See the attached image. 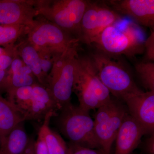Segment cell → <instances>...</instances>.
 <instances>
[{"label":"cell","instance_id":"6da1fadb","mask_svg":"<svg viewBox=\"0 0 154 154\" xmlns=\"http://www.w3.org/2000/svg\"><path fill=\"white\" fill-rule=\"evenodd\" d=\"M145 39L139 25L122 18L103 30L92 44L99 52L132 58L143 53Z\"/></svg>","mask_w":154,"mask_h":154},{"label":"cell","instance_id":"7a4b0ae2","mask_svg":"<svg viewBox=\"0 0 154 154\" xmlns=\"http://www.w3.org/2000/svg\"><path fill=\"white\" fill-rule=\"evenodd\" d=\"M72 92L79 106L90 111L98 109L112 99L107 88L100 81L91 57H77L75 63Z\"/></svg>","mask_w":154,"mask_h":154},{"label":"cell","instance_id":"3957f363","mask_svg":"<svg viewBox=\"0 0 154 154\" xmlns=\"http://www.w3.org/2000/svg\"><path fill=\"white\" fill-rule=\"evenodd\" d=\"M115 56L97 51L91 57L100 81L120 101L129 95L142 92L131 74Z\"/></svg>","mask_w":154,"mask_h":154},{"label":"cell","instance_id":"277c9868","mask_svg":"<svg viewBox=\"0 0 154 154\" xmlns=\"http://www.w3.org/2000/svg\"><path fill=\"white\" fill-rule=\"evenodd\" d=\"M88 2L85 0H38L33 1V5L38 15L79 39Z\"/></svg>","mask_w":154,"mask_h":154},{"label":"cell","instance_id":"5b68a950","mask_svg":"<svg viewBox=\"0 0 154 154\" xmlns=\"http://www.w3.org/2000/svg\"><path fill=\"white\" fill-rule=\"evenodd\" d=\"M57 122L60 130L72 144L89 148L101 149L94 131L90 111L71 102L60 109Z\"/></svg>","mask_w":154,"mask_h":154},{"label":"cell","instance_id":"8992f818","mask_svg":"<svg viewBox=\"0 0 154 154\" xmlns=\"http://www.w3.org/2000/svg\"><path fill=\"white\" fill-rule=\"evenodd\" d=\"M28 41L38 54L54 59L63 54L77 44L79 40L59 27L46 20H35L28 27Z\"/></svg>","mask_w":154,"mask_h":154},{"label":"cell","instance_id":"52a82bcc","mask_svg":"<svg viewBox=\"0 0 154 154\" xmlns=\"http://www.w3.org/2000/svg\"><path fill=\"white\" fill-rule=\"evenodd\" d=\"M78 45H76L54 59L48 77L47 88L60 110L71 102Z\"/></svg>","mask_w":154,"mask_h":154},{"label":"cell","instance_id":"ba28073f","mask_svg":"<svg viewBox=\"0 0 154 154\" xmlns=\"http://www.w3.org/2000/svg\"><path fill=\"white\" fill-rule=\"evenodd\" d=\"M94 119L95 135L105 154H110L122 120L128 113L126 106L111 99L99 107Z\"/></svg>","mask_w":154,"mask_h":154},{"label":"cell","instance_id":"9c48e42d","mask_svg":"<svg viewBox=\"0 0 154 154\" xmlns=\"http://www.w3.org/2000/svg\"><path fill=\"white\" fill-rule=\"evenodd\" d=\"M122 19L105 2L89 1L81 22L79 40L92 44L103 30Z\"/></svg>","mask_w":154,"mask_h":154},{"label":"cell","instance_id":"30bf717a","mask_svg":"<svg viewBox=\"0 0 154 154\" xmlns=\"http://www.w3.org/2000/svg\"><path fill=\"white\" fill-rule=\"evenodd\" d=\"M105 3L120 15L138 25L154 29V0H110Z\"/></svg>","mask_w":154,"mask_h":154},{"label":"cell","instance_id":"8fae6325","mask_svg":"<svg viewBox=\"0 0 154 154\" xmlns=\"http://www.w3.org/2000/svg\"><path fill=\"white\" fill-rule=\"evenodd\" d=\"M131 117L148 134L154 131V91H143L127 96L123 100Z\"/></svg>","mask_w":154,"mask_h":154},{"label":"cell","instance_id":"7c38bea8","mask_svg":"<svg viewBox=\"0 0 154 154\" xmlns=\"http://www.w3.org/2000/svg\"><path fill=\"white\" fill-rule=\"evenodd\" d=\"M33 1L0 0V25H23L30 27L38 15Z\"/></svg>","mask_w":154,"mask_h":154},{"label":"cell","instance_id":"4fadbf2b","mask_svg":"<svg viewBox=\"0 0 154 154\" xmlns=\"http://www.w3.org/2000/svg\"><path fill=\"white\" fill-rule=\"evenodd\" d=\"M148 134L146 130L128 113L125 116L116 135L114 154H132L142 137Z\"/></svg>","mask_w":154,"mask_h":154},{"label":"cell","instance_id":"5bb4252c","mask_svg":"<svg viewBox=\"0 0 154 154\" xmlns=\"http://www.w3.org/2000/svg\"><path fill=\"white\" fill-rule=\"evenodd\" d=\"M33 98L30 110L25 116V120L44 119L49 112L57 113L60 108L49 90L40 84H34Z\"/></svg>","mask_w":154,"mask_h":154},{"label":"cell","instance_id":"9a60e30c","mask_svg":"<svg viewBox=\"0 0 154 154\" xmlns=\"http://www.w3.org/2000/svg\"><path fill=\"white\" fill-rule=\"evenodd\" d=\"M56 115L57 113L50 112L45 116L38 131V137L44 141L50 154H69V148L65 141L49 126L51 119Z\"/></svg>","mask_w":154,"mask_h":154},{"label":"cell","instance_id":"2e32d148","mask_svg":"<svg viewBox=\"0 0 154 154\" xmlns=\"http://www.w3.org/2000/svg\"><path fill=\"white\" fill-rule=\"evenodd\" d=\"M17 48L18 55L30 69L39 84L47 88V78L42 72L40 57L35 48L27 40L21 43Z\"/></svg>","mask_w":154,"mask_h":154},{"label":"cell","instance_id":"e0dca14e","mask_svg":"<svg viewBox=\"0 0 154 154\" xmlns=\"http://www.w3.org/2000/svg\"><path fill=\"white\" fill-rule=\"evenodd\" d=\"M25 121L14 105L0 94L1 143L14 128Z\"/></svg>","mask_w":154,"mask_h":154},{"label":"cell","instance_id":"ac0fdd59","mask_svg":"<svg viewBox=\"0 0 154 154\" xmlns=\"http://www.w3.org/2000/svg\"><path fill=\"white\" fill-rule=\"evenodd\" d=\"M23 122L10 132L0 145V154H20L29 140Z\"/></svg>","mask_w":154,"mask_h":154},{"label":"cell","instance_id":"d6986e66","mask_svg":"<svg viewBox=\"0 0 154 154\" xmlns=\"http://www.w3.org/2000/svg\"><path fill=\"white\" fill-rule=\"evenodd\" d=\"M36 79L30 69L25 64L16 72L8 73L4 91L8 94L18 88L33 85L37 83Z\"/></svg>","mask_w":154,"mask_h":154},{"label":"cell","instance_id":"ffe728a7","mask_svg":"<svg viewBox=\"0 0 154 154\" xmlns=\"http://www.w3.org/2000/svg\"><path fill=\"white\" fill-rule=\"evenodd\" d=\"M28 29V26L23 25H0V46L13 44L20 36L27 33Z\"/></svg>","mask_w":154,"mask_h":154},{"label":"cell","instance_id":"44dd1931","mask_svg":"<svg viewBox=\"0 0 154 154\" xmlns=\"http://www.w3.org/2000/svg\"><path fill=\"white\" fill-rule=\"evenodd\" d=\"M134 68L143 86L147 91H154V62H140L136 63Z\"/></svg>","mask_w":154,"mask_h":154},{"label":"cell","instance_id":"7402d4cb","mask_svg":"<svg viewBox=\"0 0 154 154\" xmlns=\"http://www.w3.org/2000/svg\"><path fill=\"white\" fill-rule=\"evenodd\" d=\"M18 54L17 47L13 44L6 46L2 53L0 55V70L8 71L13 60Z\"/></svg>","mask_w":154,"mask_h":154},{"label":"cell","instance_id":"603a6c76","mask_svg":"<svg viewBox=\"0 0 154 154\" xmlns=\"http://www.w3.org/2000/svg\"><path fill=\"white\" fill-rule=\"evenodd\" d=\"M144 52H145L146 61H154V30H151V33L144 42Z\"/></svg>","mask_w":154,"mask_h":154},{"label":"cell","instance_id":"cb8c5ba5","mask_svg":"<svg viewBox=\"0 0 154 154\" xmlns=\"http://www.w3.org/2000/svg\"><path fill=\"white\" fill-rule=\"evenodd\" d=\"M69 148V154H105L102 149L89 148L72 144Z\"/></svg>","mask_w":154,"mask_h":154},{"label":"cell","instance_id":"d4e9b609","mask_svg":"<svg viewBox=\"0 0 154 154\" xmlns=\"http://www.w3.org/2000/svg\"><path fill=\"white\" fill-rule=\"evenodd\" d=\"M35 154H50L44 141L38 137L34 144Z\"/></svg>","mask_w":154,"mask_h":154},{"label":"cell","instance_id":"484cf974","mask_svg":"<svg viewBox=\"0 0 154 154\" xmlns=\"http://www.w3.org/2000/svg\"><path fill=\"white\" fill-rule=\"evenodd\" d=\"M144 149L147 154H154V133L146 139L144 143Z\"/></svg>","mask_w":154,"mask_h":154},{"label":"cell","instance_id":"4316f807","mask_svg":"<svg viewBox=\"0 0 154 154\" xmlns=\"http://www.w3.org/2000/svg\"><path fill=\"white\" fill-rule=\"evenodd\" d=\"M35 140L33 137H29V140L24 150L20 154H35L34 144Z\"/></svg>","mask_w":154,"mask_h":154},{"label":"cell","instance_id":"83f0119b","mask_svg":"<svg viewBox=\"0 0 154 154\" xmlns=\"http://www.w3.org/2000/svg\"><path fill=\"white\" fill-rule=\"evenodd\" d=\"M8 76V71H3L0 70V90L4 91L7 77Z\"/></svg>","mask_w":154,"mask_h":154},{"label":"cell","instance_id":"f1b7e54d","mask_svg":"<svg viewBox=\"0 0 154 154\" xmlns=\"http://www.w3.org/2000/svg\"><path fill=\"white\" fill-rule=\"evenodd\" d=\"M4 48H2L0 47V55L2 53L3 51H4Z\"/></svg>","mask_w":154,"mask_h":154},{"label":"cell","instance_id":"f546056e","mask_svg":"<svg viewBox=\"0 0 154 154\" xmlns=\"http://www.w3.org/2000/svg\"><path fill=\"white\" fill-rule=\"evenodd\" d=\"M0 145H1V139H0Z\"/></svg>","mask_w":154,"mask_h":154},{"label":"cell","instance_id":"4dcf8cb0","mask_svg":"<svg viewBox=\"0 0 154 154\" xmlns=\"http://www.w3.org/2000/svg\"><path fill=\"white\" fill-rule=\"evenodd\" d=\"M132 154H134L133 153Z\"/></svg>","mask_w":154,"mask_h":154},{"label":"cell","instance_id":"1f68e13d","mask_svg":"<svg viewBox=\"0 0 154 154\" xmlns=\"http://www.w3.org/2000/svg\"></svg>","mask_w":154,"mask_h":154}]
</instances>
